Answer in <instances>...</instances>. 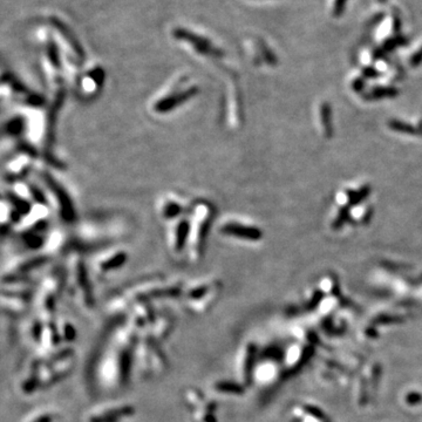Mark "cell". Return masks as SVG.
<instances>
[{"label":"cell","mask_w":422,"mask_h":422,"mask_svg":"<svg viewBox=\"0 0 422 422\" xmlns=\"http://www.w3.org/2000/svg\"><path fill=\"white\" fill-rule=\"evenodd\" d=\"M174 36L177 40H182V41L189 43L190 45H193L194 48L196 51H198L202 54H208V55H216L220 56L222 55V52H220L217 48H215L208 39L203 38L201 35L195 34L194 32H190L188 30H184L182 27H177L173 32Z\"/></svg>","instance_id":"obj_1"},{"label":"cell","mask_w":422,"mask_h":422,"mask_svg":"<svg viewBox=\"0 0 422 422\" xmlns=\"http://www.w3.org/2000/svg\"><path fill=\"white\" fill-rule=\"evenodd\" d=\"M50 24L56 32H59V34L62 36L65 41L68 43V45H70V46L73 48V51H74L76 54L80 56L83 55V51H82V48H81V45L79 44L78 40H76L75 35L73 34V32L70 30V27H68L67 25H65V23H62L59 18H55V17L50 18Z\"/></svg>","instance_id":"obj_2"},{"label":"cell","mask_w":422,"mask_h":422,"mask_svg":"<svg viewBox=\"0 0 422 422\" xmlns=\"http://www.w3.org/2000/svg\"><path fill=\"white\" fill-rule=\"evenodd\" d=\"M224 233L231 235V236H236L239 238L245 239H258L261 237V233L255 228H247V226H242L239 224H229L224 228Z\"/></svg>","instance_id":"obj_3"},{"label":"cell","mask_w":422,"mask_h":422,"mask_svg":"<svg viewBox=\"0 0 422 422\" xmlns=\"http://www.w3.org/2000/svg\"><path fill=\"white\" fill-rule=\"evenodd\" d=\"M346 4H347V0H335L334 6H333V13L335 17H339V15H342L344 13Z\"/></svg>","instance_id":"obj_4"},{"label":"cell","mask_w":422,"mask_h":422,"mask_svg":"<svg viewBox=\"0 0 422 422\" xmlns=\"http://www.w3.org/2000/svg\"><path fill=\"white\" fill-rule=\"evenodd\" d=\"M330 107H327L325 104L323 107V117H324V124H325V128L326 131L331 132L332 128H331V114H330Z\"/></svg>","instance_id":"obj_5"},{"label":"cell","mask_w":422,"mask_h":422,"mask_svg":"<svg viewBox=\"0 0 422 422\" xmlns=\"http://www.w3.org/2000/svg\"><path fill=\"white\" fill-rule=\"evenodd\" d=\"M422 61V48L421 50L416 53L415 55H414V58L412 59V64L413 65H419Z\"/></svg>","instance_id":"obj_6"},{"label":"cell","mask_w":422,"mask_h":422,"mask_svg":"<svg viewBox=\"0 0 422 422\" xmlns=\"http://www.w3.org/2000/svg\"><path fill=\"white\" fill-rule=\"evenodd\" d=\"M400 25H401V20H400V18L396 15V17L394 18V22H393V27L395 28V31H399Z\"/></svg>","instance_id":"obj_7"},{"label":"cell","mask_w":422,"mask_h":422,"mask_svg":"<svg viewBox=\"0 0 422 422\" xmlns=\"http://www.w3.org/2000/svg\"><path fill=\"white\" fill-rule=\"evenodd\" d=\"M379 2H380V3H386L387 0H379Z\"/></svg>","instance_id":"obj_8"}]
</instances>
